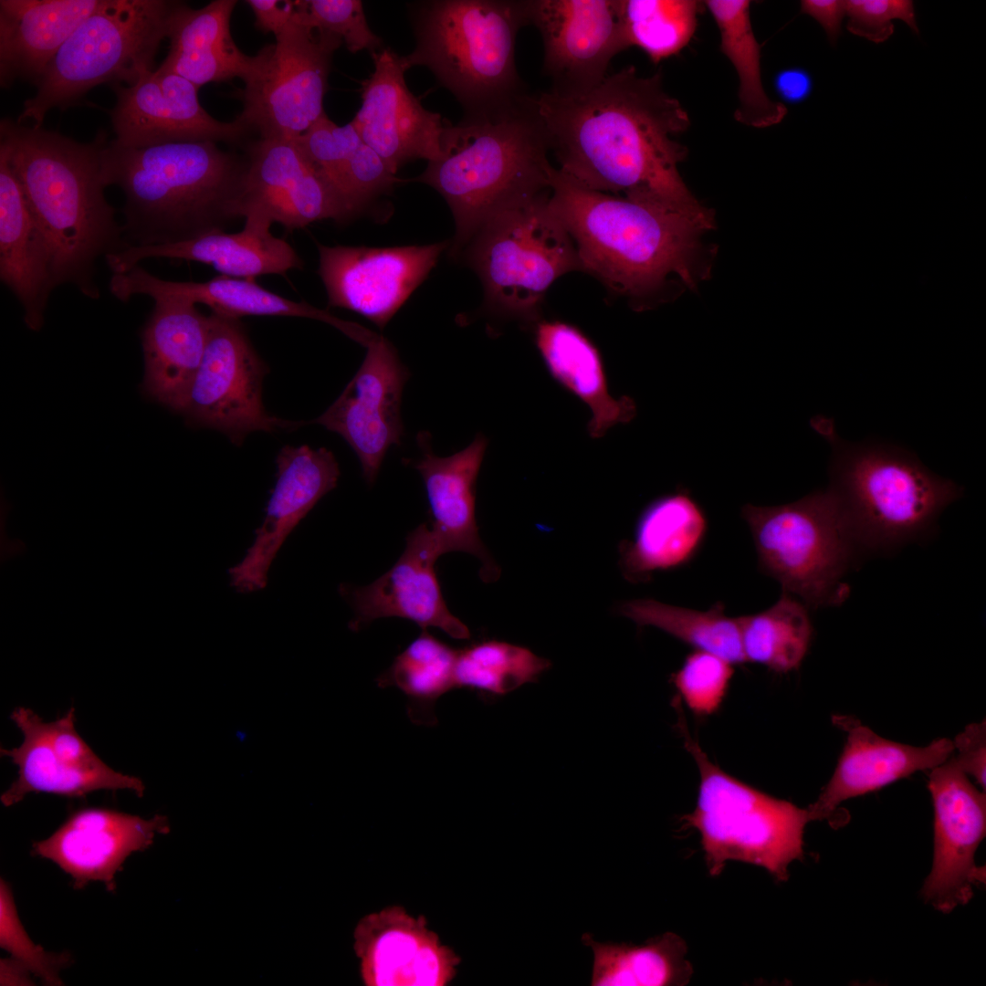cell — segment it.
Wrapping results in <instances>:
<instances>
[{"label": "cell", "instance_id": "6da1fadb", "mask_svg": "<svg viewBox=\"0 0 986 986\" xmlns=\"http://www.w3.org/2000/svg\"><path fill=\"white\" fill-rule=\"evenodd\" d=\"M550 148L562 173L590 190L700 213L678 164L687 149L675 137L690 120L666 93L662 73L643 77L634 66L607 75L575 95H535Z\"/></svg>", "mask_w": 986, "mask_h": 986}, {"label": "cell", "instance_id": "7a4b0ae2", "mask_svg": "<svg viewBox=\"0 0 986 986\" xmlns=\"http://www.w3.org/2000/svg\"><path fill=\"white\" fill-rule=\"evenodd\" d=\"M549 205L572 236L587 272L636 310L663 300L673 281L693 288L710 209L687 212L585 188L558 168ZM704 276V275H703Z\"/></svg>", "mask_w": 986, "mask_h": 986}, {"label": "cell", "instance_id": "3957f363", "mask_svg": "<svg viewBox=\"0 0 986 986\" xmlns=\"http://www.w3.org/2000/svg\"><path fill=\"white\" fill-rule=\"evenodd\" d=\"M100 131L76 142L42 127L0 122V153L15 172L49 250L55 287L71 284L89 299L100 297L96 261L128 246L122 226L107 202Z\"/></svg>", "mask_w": 986, "mask_h": 986}, {"label": "cell", "instance_id": "277c9868", "mask_svg": "<svg viewBox=\"0 0 986 986\" xmlns=\"http://www.w3.org/2000/svg\"><path fill=\"white\" fill-rule=\"evenodd\" d=\"M442 156L414 181L446 201L456 234L455 257L491 216L551 190L553 166L548 134L535 96L527 92L496 106L446 121Z\"/></svg>", "mask_w": 986, "mask_h": 986}, {"label": "cell", "instance_id": "5b68a950", "mask_svg": "<svg viewBox=\"0 0 986 986\" xmlns=\"http://www.w3.org/2000/svg\"><path fill=\"white\" fill-rule=\"evenodd\" d=\"M218 142H179L142 148L106 141L103 182L125 196L129 246H152L222 231L241 216L246 158Z\"/></svg>", "mask_w": 986, "mask_h": 986}, {"label": "cell", "instance_id": "8992f818", "mask_svg": "<svg viewBox=\"0 0 986 986\" xmlns=\"http://www.w3.org/2000/svg\"><path fill=\"white\" fill-rule=\"evenodd\" d=\"M811 425L831 446L828 488L861 553L887 552L925 539L941 512L962 496L958 484L903 447L847 442L823 416L813 417Z\"/></svg>", "mask_w": 986, "mask_h": 986}, {"label": "cell", "instance_id": "52a82bcc", "mask_svg": "<svg viewBox=\"0 0 986 986\" xmlns=\"http://www.w3.org/2000/svg\"><path fill=\"white\" fill-rule=\"evenodd\" d=\"M415 37L406 70L427 68L465 109L475 111L526 93L515 62L528 0H431L409 5Z\"/></svg>", "mask_w": 986, "mask_h": 986}, {"label": "cell", "instance_id": "ba28073f", "mask_svg": "<svg viewBox=\"0 0 986 986\" xmlns=\"http://www.w3.org/2000/svg\"><path fill=\"white\" fill-rule=\"evenodd\" d=\"M176 1L102 0L61 46L25 100L17 122L42 127L47 113L77 103L102 83L132 85L153 70Z\"/></svg>", "mask_w": 986, "mask_h": 986}, {"label": "cell", "instance_id": "9c48e42d", "mask_svg": "<svg viewBox=\"0 0 986 986\" xmlns=\"http://www.w3.org/2000/svg\"><path fill=\"white\" fill-rule=\"evenodd\" d=\"M677 727L700 775L696 808L682 817L701 835L711 876L728 861L764 867L776 879L788 877V865L802 858L807 809L764 793L723 771L687 731L678 701Z\"/></svg>", "mask_w": 986, "mask_h": 986}, {"label": "cell", "instance_id": "30bf717a", "mask_svg": "<svg viewBox=\"0 0 986 986\" xmlns=\"http://www.w3.org/2000/svg\"><path fill=\"white\" fill-rule=\"evenodd\" d=\"M550 192L488 219L467 246L484 303L495 316L531 326L544 296L561 276L582 271L576 246L549 205Z\"/></svg>", "mask_w": 986, "mask_h": 986}, {"label": "cell", "instance_id": "8fae6325", "mask_svg": "<svg viewBox=\"0 0 986 986\" xmlns=\"http://www.w3.org/2000/svg\"><path fill=\"white\" fill-rule=\"evenodd\" d=\"M760 569L807 607L836 606L847 598L844 582L861 554L827 488L779 506L746 504Z\"/></svg>", "mask_w": 986, "mask_h": 986}, {"label": "cell", "instance_id": "7c38bea8", "mask_svg": "<svg viewBox=\"0 0 986 986\" xmlns=\"http://www.w3.org/2000/svg\"><path fill=\"white\" fill-rule=\"evenodd\" d=\"M254 56L239 91L236 119L262 139H295L322 115L334 52L342 40L314 28L295 13L290 23Z\"/></svg>", "mask_w": 986, "mask_h": 986}, {"label": "cell", "instance_id": "4fadbf2b", "mask_svg": "<svg viewBox=\"0 0 986 986\" xmlns=\"http://www.w3.org/2000/svg\"><path fill=\"white\" fill-rule=\"evenodd\" d=\"M267 372L239 320L212 312L203 359L181 414L236 445L251 432L298 425L266 411L262 382Z\"/></svg>", "mask_w": 986, "mask_h": 986}, {"label": "cell", "instance_id": "5bb4252c", "mask_svg": "<svg viewBox=\"0 0 986 986\" xmlns=\"http://www.w3.org/2000/svg\"><path fill=\"white\" fill-rule=\"evenodd\" d=\"M528 15L542 39L549 91L558 95L595 87L612 58L629 47L621 0H528Z\"/></svg>", "mask_w": 986, "mask_h": 986}, {"label": "cell", "instance_id": "9a60e30c", "mask_svg": "<svg viewBox=\"0 0 986 986\" xmlns=\"http://www.w3.org/2000/svg\"><path fill=\"white\" fill-rule=\"evenodd\" d=\"M448 246L447 241L394 247L318 244V273L328 305L354 311L383 329Z\"/></svg>", "mask_w": 986, "mask_h": 986}, {"label": "cell", "instance_id": "2e32d148", "mask_svg": "<svg viewBox=\"0 0 986 986\" xmlns=\"http://www.w3.org/2000/svg\"><path fill=\"white\" fill-rule=\"evenodd\" d=\"M112 89L113 140L124 147L205 141L238 143L250 134L237 119L224 122L213 118L199 102L197 86L159 68L143 73L132 85L112 84Z\"/></svg>", "mask_w": 986, "mask_h": 986}, {"label": "cell", "instance_id": "e0dca14e", "mask_svg": "<svg viewBox=\"0 0 986 986\" xmlns=\"http://www.w3.org/2000/svg\"><path fill=\"white\" fill-rule=\"evenodd\" d=\"M356 374L338 399L313 423L342 436L372 484L383 457L403 435L400 405L408 372L393 345L376 334Z\"/></svg>", "mask_w": 986, "mask_h": 986}, {"label": "cell", "instance_id": "ac0fdd59", "mask_svg": "<svg viewBox=\"0 0 986 986\" xmlns=\"http://www.w3.org/2000/svg\"><path fill=\"white\" fill-rule=\"evenodd\" d=\"M953 754V753H952ZM928 789L934 806V859L922 895L937 909L949 912L972 896L974 857L986 831V797L951 755L930 770Z\"/></svg>", "mask_w": 986, "mask_h": 986}, {"label": "cell", "instance_id": "d6986e66", "mask_svg": "<svg viewBox=\"0 0 986 986\" xmlns=\"http://www.w3.org/2000/svg\"><path fill=\"white\" fill-rule=\"evenodd\" d=\"M371 56L373 71L362 83V105L351 121L361 139L395 173L413 160H438L446 121L408 89L402 56L389 47Z\"/></svg>", "mask_w": 986, "mask_h": 986}, {"label": "cell", "instance_id": "ffe728a7", "mask_svg": "<svg viewBox=\"0 0 986 986\" xmlns=\"http://www.w3.org/2000/svg\"><path fill=\"white\" fill-rule=\"evenodd\" d=\"M170 831L166 816L139 815L105 808H84L72 813L49 837L34 842L31 855L58 865L80 889L101 882L116 889L115 877L133 853L148 849L157 834Z\"/></svg>", "mask_w": 986, "mask_h": 986}, {"label": "cell", "instance_id": "44dd1931", "mask_svg": "<svg viewBox=\"0 0 986 986\" xmlns=\"http://www.w3.org/2000/svg\"><path fill=\"white\" fill-rule=\"evenodd\" d=\"M277 481L245 557L229 571L230 584L240 593L262 590L278 551L287 537L316 503L338 482L333 454L304 445L284 446L277 456Z\"/></svg>", "mask_w": 986, "mask_h": 986}, {"label": "cell", "instance_id": "7402d4cb", "mask_svg": "<svg viewBox=\"0 0 986 986\" xmlns=\"http://www.w3.org/2000/svg\"><path fill=\"white\" fill-rule=\"evenodd\" d=\"M441 556L431 529L422 524L411 531L406 548L394 565L369 585H341V595L354 611L349 627L359 631L383 617H401L423 630L436 627L454 639H467L466 624L448 610L435 563Z\"/></svg>", "mask_w": 986, "mask_h": 986}, {"label": "cell", "instance_id": "603a6c76", "mask_svg": "<svg viewBox=\"0 0 986 986\" xmlns=\"http://www.w3.org/2000/svg\"><path fill=\"white\" fill-rule=\"evenodd\" d=\"M354 949L367 986H446L461 961L424 916L401 906L363 917L354 930Z\"/></svg>", "mask_w": 986, "mask_h": 986}, {"label": "cell", "instance_id": "cb8c5ba5", "mask_svg": "<svg viewBox=\"0 0 986 986\" xmlns=\"http://www.w3.org/2000/svg\"><path fill=\"white\" fill-rule=\"evenodd\" d=\"M246 158L242 217L258 214L296 229L335 216L333 194L296 138H258Z\"/></svg>", "mask_w": 986, "mask_h": 986}, {"label": "cell", "instance_id": "d4e9b609", "mask_svg": "<svg viewBox=\"0 0 986 986\" xmlns=\"http://www.w3.org/2000/svg\"><path fill=\"white\" fill-rule=\"evenodd\" d=\"M272 224L262 215L250 214L237 233L222 230L172 243L129 246L105 258L112 274L124 273L152 257L209 264L221 275L247 279L302 268L303 262L291 246L270 233Z\"/></svg>", "mask_w": 986, "mask_h": 986}, {"label": "cell", "instance_id": "484cf974", "mask_svg": "<svg viewBox=\"0 0 986 986\" xmlns=\"http://www.w3.org/2000/svg\"><path fill=\"white\" fill-rule=\"evenodd\" d=\"M416 439L422 457L414 467L425 486L433 516L431 531L440 554H472L482 563L481 578L495 581L499 570L478 536L475 516V485L488 439L477 434L468 446L446 457L433 453L427 432H420Z\"/></svg>", "mask_w": 986, "mask_h": 986}, {"label": "cell", "instance_id": "4316f807", "mask_svg": "<svg viewBox=\"0 0 986 986\" xmlns=\"http://www.w3.org/2000/svg\"><path fill=\"white\" fill-rule=\"evenodd\" d=\"M846 742L835 770L817 800L807 808L810 822L829 818L844 801L875 792L917 771L931 770L953 753L952 740L938 739L915 747L882 738L850 719L840 722Z\"/></svg>", "mask_w": 986, "mask_h": 986}, {"label": "cell", "instance_id": "83f0119b", "mask_svg": "<svg viewBox=\"0 0 986 986\" xmlns=\"http://www.w3.org/2000/svg\"><path fill=\"white\" fill-rule=\"evenodd\" d=\"M11 719L24 735L13 749H1L17 766V778L1 794L4 806L21 802L31 792L82 797L100 790H131L142 797L145 785L137 777L116 771L106 763L89 766L58 750L50 740L47 723L32 709L18 707Z\"/></svg>", "mask_w": 986, "mask_h": 986}, {"label": "cell", "instance_id": "f1b7e54d", "mask_svg": "<svg viewBox=\"0 0 986 986\" xmlns=\"http://www.w3.org/2000/svg\"><path fill=\"white\" fill-rule=\"evenodd\" d=\"M111 294L121 301L132 296L152 299L175 298L208 306L212 312L239 319L242 316H287L320 320L330 324L351 339L359 332V324L341 320L326 310L305 301H294L267 290L255 279L220 275L203 282L165 280L151 274L140 265L130 270L112 274Z\"/></svg>", "mask_w": 986, "mask_h": 986}, {"label": "cell", "instance_id": "f546056e", "mask_svg": "<svg viewBox=\"0 0 986 986\" xmlns=\"http://www.w3.org/2000/svg\"><path fill=\"white\" fill-rule=\"evenodd\" d=\"M154 302L142 331V386L150 398L181 413L203 359L209 316L184 299L159 298Z\"/></svg>", "mask_w": 986, "mask_h": 986}, {"label": "cell", "instance_id": "4dcf8cb0", "mask_svg": "<svg viewBox=\"0 0 986 986\" xmlns=\"http://www.w3.org/2000/svg\"><path fill=\"white\" fill-rule=\"evenodd\" d=\"M0 278L20 302L26 326L39 330L56 288L51 257L20 182L1 153Z\"/></svg>", "mask_w": 986, "mask_h": 986}, {"label": "cell", "instance_id": "1f68e13d", "mask_svg": "<svg viewBox=\"0 0 986 986\" xmlns=\"http://www.w3.org/2000/svg\"><path fill=\"white\" fill-rule=\"evenodd\" d=\"M102 0H0V83L37 86L75 29Z\"/></svg>", "mask_w": 986, "mask_h": 986}, {"label": "cell", "instance_id": "d6a6232c", "mask_svg": "<svg viewBox=\"0 0 986 986\" xmlns=\"http://www.w3.org/2000/svg\"><path fill=\"white\" fill-rule=\"evenodd\" d=\"M236 4V0H214L193 9L176 1L169 22V51L158 68L198 88L235 78L244 80L255 58L244 54L232 37L230 20Z\"/></svg>", "mask_w": 986, "mask_h": 986}, {"label": "cell", "instance_id": "836d02e7", "mask_svg": "<svg viewBox=\"0 0 986 986\" xmlns=\"http://www.w3.org/2000/svg\"><path fill=\"white\" fill-rule=\"evenodd\" d=\"M535 342L554 380L591 410L587 426L591 437L601 438L612 426L635 416L636 405L631 397L616 399L610 394L600 352L578 328L559 320H540L535 325Z\"/></svg>", "mask_w": 986, "mask_h": 986}, {"label": "cell", "instance_id": "e575fe53", "mask_svg": "<svg viewBox=\"0 0 986 986\" xmlns=\"http://www.w3.org/2000/svg\"><path fill=\"white\" fill-rule=\"evenodd\" d=\"M706 514L687 490L660 497L641 513L634 540L621 548V568L633 582H645L654 572L688 563L703 544Z\"/></svg>", "mask_w": 986, "mask_h": 986}, {"label": "cell", "instance_id": "d590c367", "mask_svg": "<svg viewBox=\"0 0 986 986\" xmlns=\"http://www.w3.org/2000/svg\"><path fill=\"white\" fill-rule=\"evenodd\" d=\"M704 5L720 33V49L734 67L739 79V104L735 119L753 128L780 123L787 114L783 103L771 100L762 83L761 47L750 21L749 0H708Z\"/></svg>", "mask_w": 986, "mask_h": 986}, {"label": "cell", "instance_id": "8d00e7d4", "mask_svg": "<svg viewBox=\"0 0 986 986\" xmlns=\"http://www.w3.org/2000/svg\"><path fill=\"white\" fill-rule=\"evenodd\" d=\"M582 942L591 948L593 986L685 985L693 973L685 940L666 932L645 944L600 942L583 933Z\"/></svg>", "mask_w": 986, "mask_h": 986}, {"label": "cell", "instance_id": "74e56055", "mask_svg": "<svg viewBox=\"0 0 986 986\" xmlns=\"http://www.w3.org/2000/svg\"><path fill=\"white\" fill-rule=\"evenodd\" d=\"M457 650L423 630L376 679L382 687H394L407 698V714L417 725L435 726V705L455 688Z\"/></svg>", "mask_w": 986, "mask_h": 986}, {"label": "cell", "instance_id": "f35d334b", "mask_svg": "<svg viewBox=\"0 0 986 986\" xmlns=\"http://www.w3.org/2000/svg\"><path fill=\"white\" fill-rule=\"evenodd\" d=\"M619 613L640 626L656 627L732 665L746 662L739 617L727 615L720 602L707 611H698L653 599H635L622 603Z\"/></svg>", "mask_w": 986, "mask_h": 986}, {"label": "cell", "instance_id": "ab89813d", "mask_svg": "<svg viewBox=\"0 0 986 986\" xmlns=\"http://www.w3.org/2000/svg\"><path fill=\"white\" fill-rule=\"evenodd\" d=\"M807 606L783 592L768 609L740 616L742 650L746 661L778 672L796 669L803 660L813 636Z\"/></svg>", "mask_w": 986, "mask_h": 986}, {"label": "cell", "instance_id": "60d3db41", "mask_svg": "<svg viewBox=\"0 0 986 986\" xmlns=\"http://www.w3.org/2000/svg\"><path fill=\"white\" fill-rule=\"evenodd\" d=\"M702 5L695 0H621L629 47L641 48L656 64L678 54L695 34Z\"/></svg>", "mask_w": 986, "mask_h": 986}, {"label": "cell", "instance_id": "b9f144b4", "mask_svg": "<svg viewBox=\"0 0 986 986\" xmlns=\"http://www.w3.org/2000/svg\"><path fill=\"white\" fill-rule=\"evenodd\" d=\"M550 666L547 659L525 647L483 641L457 650L454 686L504 695L534 681Z\"/></svg>", "mask_w": 986, "mask_h": 986}, {"label": "cell", "instance_id": "7bdbcfd3", "mask_svg": "<svg viewBox=\"0 0 986 986\" xmlns=\"http://www.w3.org/2000/svg\"><path fill=\"white\" fill-rule=\"evenodd\" d=\"M299 17L310 26L340 37L351 53L382 49L383 39L369 26L362 1L297 0Z\"/></svg>", "mask_w": 986, "mask_h": 986}, {"label": "cell", "instance_id": "ee69618b", "mask_svg": "<svg viewBox=\"0 0 986 986\" xmlns=\"http://www.w3.org/2000/svg\"><path fill=\"white\" fill-rule=\"evenodd\" d=\"M0 946L47 985L63 984L59 972L73 962L68 952H47L33 942L19 919L12 889L4 879L0 884Z\"/></svg>", "mask_w": 986, "mask_h": 986}, {"label": "cell", "instance_id": "f6af8a7d", "mask_svg": "<svg viewBox=\"0 0 986 986\" xmlns=\"http://www.w3.org/2000/svg\"><path fill=\"white\" fill-rule=\"evenodd\" d=\"M732 664L708 652L689 654L673 682L680 698L698 715H710L720 706L730 678Z\"/></svg>", "mask_w": 986, "mask_h": 986}, {"label": "cell", "instance_id": "bcb514c9", "mask_svg": "<svg viewBox=\"0 0 986 986\" xmlns=\"http://www.w3.org/2000/svg\"><path fill=\"white\" fill-rule=\"evenodd\" d=\"M296 139L335 194L344 222L340 201L342 174L349 156L362 140L351 122L339 126L326 113Z\"/></svg>", "mask_w": 986, "mask_h": 986}, {"label": "cell", "instance_id": "7dc6e473", "mask_svg": "<svg viewBox=\"0 0 986 986\" xmlns=\"http://www.w3.org/2000/svg\"><path fill=\"white\" fill-rule=\"evenodd\" d=\"M388 164L363 141L349 156L340 200L344 222L362 213L375 198L400 182Z\"/></svg>", "mask_w": 986, "mask_h": 986}, {"label": "cell", "instance_id": "c3c4849f", "mask_svg": "<svg viewBox=\"0 0 986 986\" xmlns=\"http://www.w3.org/2000/svg\"><path fill=\"white\" fill-rule=\"evenodd\" d=\"M845 15L849 32L876 44L894 34L895 19L904 21L915 34H919L911 0H846Z\"/></svg>", "mask_w": 986, "mask_h": 986}, {"label": "cell", "instance_id": "681fc988", "mask_svg": "<svg viewBox=\"0 0 986 986\" xmlns=\"http://www.w3.org/2000/svg\"><path fill=\"white\" fill-rule=\"evenodd\" d=\"M954 760L960 768L985 789L986 723L985 719L968 725L952 740Z\"/></svg>", "mask_w": 986, "mask_h": 986}, {"label": "cell", "instance_id": "f907efd6", "mask_svg": "<svg viewBox=\"0 0 986 986\" xmlns=\"http://www.w3.org/2000/svg\"><path fill=\"white\" fill-rule=\"evenodd\" d=\"M246 3L255 15L256 27L275 37L290 23L295 13V1L247 0Z\"/></svg>", "mask_w": 986, "mask_h": 986}, {"label": "cell", "instance_id": "816d5d0a", "mask_svg": "<svg viewBox=\"0 0 986 986\" xmlns=\"http://www.w3.org/2000/svg\"><path fill=\"white\" fill-rule=\"evenodd\" d=\"M801 13L812 16L823 28L828 41L835 47L842 33V21L845 15V1L802 0Z\"/></svg>", "mask_w": 986, "mask_h": 986}, {"label": "cell", "instance_id": "f5cc1de1", "mask_svg": "<svg viewBox=\"0 0 986 986\" xmlns=\"http://www.w3.org/2000/svg\"><path fill=\"white\" fill-rule=\"evenodd\" d=\"M775 87L781 97L790 103H799L806 100L813 89L809 73L799 68L781 71L775 79Z\"/></svg>", "mask_w": 986, "mask_h": 986}, {"label": "cell", "instance_id": "db71d44e", "mask_svg": "<svg viewBox=\"0 0 986 986\" xmlns=\"http://www.w3.org/2000/svg\"><path fill=\"white\" fill-rule=\"evenodd\" d=\"M31 974L12 958L1 960V985H31L34 982Z\"/></svg>", "mask_w": 986, "mask_h": 986}]
</instances>
